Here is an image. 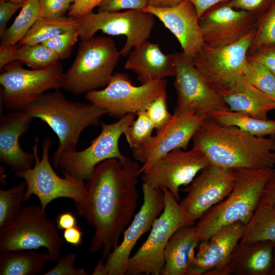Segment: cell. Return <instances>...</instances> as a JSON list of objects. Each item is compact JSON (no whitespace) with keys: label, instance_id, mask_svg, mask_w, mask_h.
Segmentation results:
<instances>
[{"label":"cell","instance_id":"obj_42","mask_svg":"<svg viewBox=\"0 0 275 275\" xmlns=\"http://www.w3.org/2000/svg\"><path fill=\"white\" fill-rule=\"evenodd\" d=\"M40 17L55 18L64 16L72 2L70 0H40Z\"/></svg>","mask_w":275,"mask_h":275},{"label":"cell","instance_id":"obj_51","mask_svg":"<svg viewBox=\"0 0 275 275\" xmlns=\"http://www.w3.org/2000/svg\"><path fill=\"white\" fill-rule=\"evenodd\" d=\"M184 0H148V6L158 8L174 6Z\"/></svg>","mask_w":275,"mask_h":275},{"label":"cell","instance_id":"obj_9","mask_svg":"<svg viewBox=\"0 0 275 275\" xmlns=\"http://www.w3.org/2000/svg\"><path fill=\"white\" fill-rule=\"evenodd\" d=\"M22 64L7 65L0 75L1 102L10 111H22L46 91L62 87L65 72L59 62L40 70L25 69Z\"/></svg>","mask_w":275,"mask_h":275},{"label":"cell","instance_id":"obj_16","mask_svg":"<svg viewBox=\"0 0 275 275\" xmlns=\"http://www.w3.org/2000/svg\"><path fill=\"white\" fill-rule=\"evenodd\" d=\"M143 203L123 233L121 242L109 254L104 262L107 275L126 274L130 254L140 237L151 229L164 207L162 189L143 183Z\"/></svg>","mask_w":275,"mask_h":275},{"label":"cell","instance_id":"obj_2","mask_svg":"<svg viewBox=\"0 0 275 275\" xmlns=\"http://www.w3.org/2000/svg\"><path fill=\"white\" fill-rule=\"evenodd\" d=\"M193 147L209 162L230 169L273 168L275 139L256 136L236 126L219 125L206 118L193 138Z\"/></svg>","mask_w":275,"mask_h":275},{"label":"cell","instance_id":"obj_48","mask_svg":"<svg viewBox=\"0 0 275 275\" xmlns=\"http://www.w3.org/2000/svg\"><path fill=\"white\" fill-rule=\"evenodd\" d=\"M55 224L59 230H62L77 225L76 216L69 211L60 213L56 218Z\"/></svg>","mask_w":275,"mask_h":275},{"label":"cell","instance_id":"obj_58","mask_svg":"<svg viewBox=\"0 0 275 275\" xmlns=\"http://www.w3.org/2000/svg\"><path fill=\"white\" fill-rule=\"evenodd\" d=\"M272 137H273V138H274V139H275V136H272Z\"/></svg>","mask_w":275,"mask_h":275},{"label":"cell","instance_id":"obj_27","mask_svg":"<svg viewBox=\"0 0 275 275\" xmlns=\"http://www.w3.org/2000/svg\"><path fill=\"white\" fill-rule=\"evenodd\" d=\"M47 261L48 254L35 250L0 251L1 275L40 274Z\"/></svg>","mask_w":275,"mask_h":275},{"label":"cell","instance_id":"obj_32","mask_svg":"<svg viewBox=\"0 0 275 275\" xmlns=\"http://www.w3.org/2000/svg\"><path fill=\"white\" fill-rule=\"evenodd\" d=\"M17 60L34 70L48 68L60 60L59 57L42 43L19 45Z\"/></svg>","mask_w":275,"mask_h":275},{"label":"cell","instance_id":"obj_15","mask_svg":"<svg viewBox=\"0 0 275 275\" xmlns=\"http://www.w3.org/2000/svg\"><path fill=\"white\" fill-rule=\"evenodd\" d=\"M174 87L176 106L173 114L192 111L208 116L214 111L228 108L223 96L214 90L181 52H176Z\"/></svg>","mask_w":275,"mask_h":275},{"label":"cell","instance_id":"obj_8","mask_svg":"<svg viewBox=\"0 0 275 275\" xmlns=\"http://www.w3.org/2000/svg\"><path fill=\"white\" fill-rule=\"evenodd\" d=\"M38 141L36 138L33 146L34 166L29 170L16 172L14 175L26 183L24 202L29 201L34 195L38 198L43 210L50 202L59 198H69L74 201V204L84 202L88 195L84 181L65 173H62L64 178L58 175L49 159V151L52 144L51 139L47 138L43 141L41 158L38 155Z\"/></svg>","mask_w":275,"mask_h":275},{"label":"cell","instance_id":"obj_45","mask_svg":"<svg viewBox=\"0 0 275 275\" xmlns=\"http://www.w3.org/2000/svg\"><path fill=\"white\" fill-rule=\"evenodd\" d=\"M23 3H14L9 1L0 2V38L4 35L9 19L14 13L21 8Z\"/></svg>","mask_w":275,"mask_h":275},{"label":"cell","instance_id":"obj_43","mask_svg":"<svg viewBox=\"0 0 275 275\" xmlns=\"http://www.w3.org/2000/svg\"><path fill=\"white\" fill-rule=\"evenodd\" d=\"M248 55L261 63L275 75V44L260 46L249 52Z\"/></svg>","mask_w":275,"mask_h":275},{"label":"cell","instance_id":"obj_3","mask_svg":"<svg viewBox=\"0 0 275 275\" xmlns=\"http://www.w3.org/2000/svg\"><path fill=\"white\" fill-rule=\"evenodd\" d=\"M22 111L45 122L57 135L59 145L53 163L62 155L76 150L81 132L88 126L98 124L107 114L105 110L90 102L67 99L59 90L43 93Z\"/></svg>","mask_w":275,"mask_h":275},{"label":"cell","instance_id":"obj_39","mask_svg":"<svg viewBox=\"0 0 275 275\" xmlns=\"http://www.w3.org/2000/svg\"><path fill=\"white\" fill-rule=\"evenodd\" d=\"M77 256L74 253H68L58 260L57 264L45 272L44 275H88V272L82 267L75 265Z\"/></svg>","mask_w":275,"mask_h":275},{"label":"cell","instance_id":"obj_19","mask_svg":"<svg viewBox=\"0 0 275 275\" xmlns=\"http://www.w3.org/2000/svg\"><path fill=\"white\" fill-rule=\"evenodd\" d=\"M258 17L227 3L211 8L199 18L204 43L214 47L233 44L255 29Z\"/></svg>","mask_w":275,"mask_h":275},{"label":"cell","instance_id":"obj_46","mask_svg":"<svg viewBox=\"0 0 275 275\" xmlns=\"http://www.w3.org/2000/svg\"><path fill=\"white\" fill-rule=\"evenodd\" d=\"M19 44L0 46V69L17 60Z\"/></svg>","mask_w":275,"mask_h":275},{"label":"cell","instance_id":"obj_7","mask_svg":"<svg viewBox=\"0 0 275 275\" xmlns=\"http://www.w3.org/2000/svg\"><path fill=\"white\" fill-rule=\"evenodd\" d=\"M161 189L164 209L153 223L146 240L130 257L126 274H160L164 265V250L171 236L180 227L195 224L170 191Z\"/></svg>","mask_w":275,"mask_h":275},{"label":"cell","instance_id":"obj_22","mask_svg":"<svg viewBox=\"0 0 275 275\" xmlns=\"http://www.w3.org/2000/svg\"><path fill=\"white\" fill-rule=\"evenodd\" d=\"M33 118L23 111L1 116L0 161L16 172L29 170L35 162L34 153L24 151L19 139L29 129Z\"/></svg>","mask_w":275,"mask_h":275},{"label":"cell","instance_id":"obj_47","mask_svg":"<svg viewBox=\"0 0 275 275\" xmlns=\"http://www.w3.org/2000/svg\"><path fill=\"white\" fill-rule=\"evenodd\" d=\"M84 233L77 225L64 230L63 238L69 244L79 246L82 242Z\"/></svg>","mask_w":275,"mask_h":275},{"label":"cell","instance_id":"obj_4","mask_svg":"<svg viewBox=\"0 0 275 275\" xmlns=\"http://www.w3.org/2000/svg\"><path fill=\"white\" fill-rule=\"evenodd\" d=\"M235 170V181L230 194L204 214L196 225L200 242L207 240L224 226L237 222L246 225L255 211L274 169Z\"/></svg>","mask_w":275,"mask_h":275},{"label":"cell","instance_id":"obj_44","mask_svg":"<svg viewBox=\"0 0 275 275\" xmlns=\"http://www.w3.org/2000/svg\"><path fill=\"white\" fill-rule=\"evenodd\" d=\"M103 0H75L68 11V16L80 18L92 12Z\"/></svg>","mask_w":275,"mask_h":275},{"label":"cell","instance_id":"obj_50","mask_svg":"<svg viewBox=\"0 0 275 275\" xmlns=\"http://www.w3.org/2000/svg\"><path fill=\"white\" fill-rule=\"evenodd\" d=\"M261 200L267 202L275 201V170L272 171L263 189Z\"/></svg>","mask_w":275,"mask_h":275},{"label":"cell","instance_id":"obj_18","mask_svg":"<svg viewBox=\"0 0 275 275\" xmlns=\"http://www.w3.org/2000/svg\"><path fill=\"white\" fill-rule=\"evenodd\" d=\"M235 178V169L210 164L184 189L187 195L179 204L195 223L228 197L233 188Z\"/></svg>","mask_w":275,"mask_h":275},{"label":"cell","instance_id":"obj_25","mask_svg":"<svg viewBox=\"0 0 275 275\" xmlns=\"http://www.w3.org/2000/svg\"><path fill=\"white\" fill-rule=\"evenodd\" d=\"M200 243L196 225L183 226L170 237L164 250V265L161 275H189L194 263L196 249Z\"/></svg>","mask_w":275,"mask_h":275},{"label":"cell","instance_id":"obj_11","mask_svg":"<svg viewBox=\"0 0 275 275\" xmlns=\"http://www.w3.org/2000/svg\"><path fill=\"white\" fill-rule=\"evenodd\" d=\"M255 29L230 45L214 47L205 43L191 62L207 83L222 95L243 75Z\"/></svg>","mask_w":275,"mask_h":275},{"label":"cell","instance_id":"obj_21","mask_svg":"<svg viewBox=\"0 0 275 275\" xmlns=\"http://www.w3.org/2000/svg\"><path fill=\"white\" fill-rule=\"evenodd\" d=\"M275 242L239 240L227 259L206 275H270Z\"/></svg>","mask_w":275,"mask_h":275},{"label":"cell","instance_id":"obj_37","mask_svg":"<svg viewBox=\"0 0 275 275\" xmlns=\"http://www.w3.org/2000/svg\"><path fill=\"white\" fill-rule=\"evenodd\" d=\"M79 27L73 28L56 35L42 43L52 50L60 60L68 58L74 45L79 38Z\"/></svg>","mask_w":275,"mask_h":275},{"label":"cell","instance_id":"obj_14","mask_svg":"<svg viewBox=\"0 0 275 275\" xmlns=\"http://www.w3.org/2000/svg\"><path fill=\"white\" fill-rule=\"evenodd\" d=\"M210 163L200 150L178 148L156 160L143 173V183L154 188L168 189L175 199L180 198L179 188L194 180L197 174Z\"/></svg>","mask_w":275,"mask_h":275},{"label":"cell","instance_id":"obj_34","mask_svg":"<svg viewBox=\"0 0 275 275\" xmlns=\"http://www.w3.org/2000/svg\"><path fill=\"white\" fill-rule=\"evenodd\" d=\"M243 76L253 86L275 99L273 90L274 75L261 63L248 55Z\"/></svg>","mask_w":275,"mask_h":275},{"label":"cell","instance_id":"obj_55","mask_svg":"<svg viewBox=\"0 0 275 275\" xmlns=\"http://www.w3.org/2000/svg\"><path fill=\"white\" fill-rule=\"evenodd\" d=\"M273 90L274 95L275 96V75H274V81H273Z\"/></svg>","mask_w":275,"mask_h":275},{"label":"cell","instance_id":"obj_29","mask_svg":"<svg viewBox=\"0 0 275 275\" xmlns=\"http://www.w3.org/2000/svg\"><path fill=\"white\" fill-rule=\"evenodd\" d=\"M240 240L275 242V201L267 202L260 199L252 218L245 225Z\"/></svg>","mask_w":275,"mask_h":275},{"label":"cell","instance_id":"obj_10","mask_svg":"<svg viewBox=\"0 0 275 275\" xmlns=\"http://www.w3.org/2000/svg\"><path fill=\"white\" fill-rule=\"evenodd\" d=\"M166 89L165 79L135 86L128 75L117 72L104 89L88 92L85 98L105 110L109 116L120 119L127 114L145 110L152 101L166 93Z\"/></svg>","mask_w":275,"mask_h":275},{"label":"cell","instance_id":"obj_33","mask_svg":"<svg viewBox=\"0 0 275 275\" xmlns=\"http://www.w3.org/2000/svg\"><path fill=\"white\" fill-rule=\"evenodd\" d=\"M26 185L25 181L8 189H0V229L9 225L21 209Z\"/></svg>","mask_w":275,"mask_h":275},{"label":"cell","instance_id":"obj_41","mask_svg":"<svg viewBox=\"0 0 275 275\" xmlns=\"http://www.w3.org/2000/svg\"><path fill=\"white\" fill-rule=\"evenodd\" d=\"M274 2L275 0H231L227 4L236 9L245 11L258 17Z\"/></svg>","mask_w":275,"mask_h":275},{"label":"cell","instance_id":"obj_12","mask_svg":"<svg viewBox=\"0 0 275 275\" xmlns=\"http://www.w3.org/2000/svg\"><path fill=\"white\" fill-rule=\"evenodd\" d=\"M136 114L129 113L112 124L101 123L99 134L83 150H76L62 155L53 163L65 173L77 179L88 181L96 167L111 158L124 159L119 148V141L135 119Z\"/></svg>","mask_w":275,"mask_h":275},{"label":"cell","instance_id":"obj_53","mask_svg":"<svg viewBox=\"0 0 275 275\" xmlns=\"http://www.w3.org/2000/svg\"><path fill=\"white\" fill-rule=\"evenodd\" d=\"M270 275H275V248L273 253V264Z\"/></svg>","mask_w":275,"mask_h":275},{"label":"cell","instance_id":"obj_17","mask_svg":"<svg viewBox=\"0 0 275 275\" xmlns=\"http://www.w3.org/2000/svg\"><path fill=\"white\" fill-rule=\"evenodd\" d=\"M208 116L187 111L173 114L170 122L140 148L132 150L134 159L143 163V173L156 160L171 151L186 150L190 141Z\"/></svg>","mask_w":275,"mask_h":275},{"label":"cell","instance_id":"obj_52","mask_svg":"<svg viewBox=\"0 0 275 275\" xmlns=\"http://www.w3.org/2000/svg\"><path fill=\"white\" fill-rule=\"evenodd\" d=\"M93 275H107V271L104 265V261L102 260H99L94 271L92 273Z\"/></svg>","mask_w":275,"mask_h":275},{"label":"cell","instance_id":"obj_13","mask_svg":"<svg viewBox=\"0 0 275 275\" xmlns=\"http://www.w3.org/2000/svg\"><path fill=\"white\" fill-rule=\"evenodd\" d=\"M154 17L150 13L138 10L92 12L80 18L79 39L81 41L91 39L98 31L112 36H125L126 41L120 53L127 56L132 48L150 37L155 25Z\"/></svg>","mask_w":275,"mask_h":275},{"label":"cell","instance_id":"obj_35","mask_svg":"<svg viewBox=\"0 0 275 275\" xmlns=\"http://www.w3.org/2000/svg\"><path fill=\"white\" fill-rule=\"evenodd\" d=\"M270 44H275V2L258 17L255 35L249 52Z\"/></svg>","mask_w":275,"mask_h":275},{"label":"cell","instance_id":"obj_30","mask_svg":"<svg viewBox=\"0 0 275 275\" xmlns=\"http://www.w3.org/2000/svg\"><path fill=\"white\" fill-rule=\"evenodd\" d=\"M81 20L72 17H39L19 45L42 43L52 37L69 30L80 26Z\"/></svg>","mask_w":275,"mask_h":275},{"label":"cell","instance_id":"obj_6","mask_svg":"<svg viewBox=\"0 0 275 275\" xmlns=\"http://www.w3.org/2000/svg\"><path fill=\"white\" fill-rule=\"evenodd\" d=\"M58 230L40 205L23 206L9 225L0 229V251L43 247L47 250L50 261H58L65 242Z\"/></svg>","mask_w":275,"mask_h":275},{"label":"cell","instance_id":"obj_56","mask_svg":"<svg viewBox=\"0 0 275 275\" xmlns=\"http://www.w3.org/2000/svg\"><path fill=\"white\" fill-rule=\"evenodd\" d=\"M273 158H274V163H275V150L273 151Z\"/></svg>","mask_w":275,"mask_h":275},{"label":"cell","instance_id":"obj_36","mask_svg":"<svg viewBox=\"0 0 275 275\" xmlns=\"http://www.w3.org/2000/svg\"><path fill=\"white\" fill-rule=\"evenodd\" d=\"M136 114L137 118L124 133L129 146L132 150L147 142L152 136L154 129L145 110L139 111Z\"/></svg>","mask_w":275,"mask_h":275},{"label":"cell","instance_id":"obj_24","mask_svg":"<svg viewBox=\"0 0 275 275\" xmlns=\"http://www.w3.org/2000/svg\"><path fill=\"white\" fill-rule=\"evenodd\" d=\"M175 62L176 52L164 54L158 44L147 40L130 52L125 68L135 73L139 81L144 84L174 76Z\"/></svg>","mask_w":275,"mask_h":275},{"label":"cell","instance_id":"obj_57","mask_svg":"<svg viewBox=\"0 0 275 275\" xmlns=\"http://www.w3.org/2000/svg\"><path fill=\"white\" fill-rule=\"evenodd\" d=\"M72 3H73L75 0H70Z\"/></svg>","mask_w":275,"mask_h":275},{"label":"cell","instance_id":"obj_49","mask_svg":"<svg viewBox=\"0 0 275 275\" xmlns=\"http://www.w3.org/2000/svg\"><path fill=\"white\" fill-rule=\"evenodd\" d=\"M195 6L199 18L207 11L221 3H228L231 0H189Z\"/></svg>","mask_w":275,"mask_h":275},{"label":"cell","instance_id":"obj_23","mask_svg":"<svg viewBox=\"0 0 275 275\" xmlns=\"http://www.w3.org/2000/svg\"><path fill=\"white\" fill-rule=\"evenodd\" d=\"M244 227L240 222L224 226L200 242L189 275H206L221 265L240 240Z\"/></svg>","mask_w":275,"mask_h":275},{"label":"cell","instance_id":"obj_5","mask_svg":"<svg viewBox=\"0 0 275 275\" xmlns=\"http://www.w3.org/2000/svg\"><path fill=\"white\" fill-rule=\"evenodd\" d=\"M120 56L115 41L110 37H93L81 41L72 64L65 72L62 88L80 95L105 87L114 74Z\"/></svg>","mask_w":275,"mask_h":275},{"label":"cell","instance_id":"obj_38","mask_svg":"<svg viewBox=\"0 0 275 275\" xmlns=\"http://www.w3.org/2000/svg\"><path fill=\"white\" fill-rule=\"evenodd\" d=\"M167 92L152 101L145 109L154 129L159 130L166 126L172 118L168 109Z\"/></svg>","mask_w":275,"mask_h":275},{"label":"cell","instance_id":"obj_26","mask_svg":"<svg viewBox=\"0 0 275 275\" xmlns=\"http://www.w3.org/2000/svg\"><path fill=\"white\" fill-rule=\"evenodd\" d=\"M222 96L230 110L255 118L267 120L268 113L275 109V99L253 86L243 75Z\"/></svg>","mask_w":275,"mask_h":275},{"label":"cell","instance_id":"obj_1","mask_svg":"<svg viewBox=\"0 0 275 275\" xmlns=\"http://www.w3.org/2000/svg\"><path fill=\"white\" fill-rule=\"evenodd\" d=\"M140 167L131 159L111 158L98 164L86 184L85 201L75 204L78 215L94 228L88 248L91 254L102 250L105 260L118 244L134 216L139 194Z\"/></svg>","mask_w":275,"mask_h":275},{"label":"cell","instance_id":"obj_40","mask_svg":"<svg viewBox=\"0 0 275 275\" xmlns=\"http://www.w3.org/2000/svg\"><path fill=\"white\" fill-rule=\"evenodd\" d=\"M148 0H103L98 6V12H118L120 10H144Z\"/></svg>","mask_w":275,"mask_h":275},{"label":"cell","instance_id":"obj_54","mask_svg":"<svg viewBox=\"0 0 275 275\" xmlns=\"http://www.w3.org/2000/svg\"><path fill=\"white\" fill-rule=\"evenodd\" d=\"M9 1L14 3H24L26 0H0V2L2 1Z\"/></svg>","mask_w":275,"mask_h":275},{"label":"cell","instance_id":"obj_31","mask_svg":"<svg viewBox=\"0 0 275 275\" xmlns=\"http://www.w3.org/2000/svg\"><path fill=\"white\" fill-rule=\"evenodd\" d=\"M40 15V0H26L13 23L6 29L1 38V45L19 43L37 21Z\"/></svg>","mask_w":275,"mask_h":275},{"label":"cell","instance_id":"obj_20","mask_svg":"<svg viewBox=\"0 0 275 275\" xmlns=\"http://www.w3.org/2000/svg\"><path fill=\"white\" fill-rule=\"evenodd\" d=\"M143 11L158 18L176 37L188 60L193 59L204 44L199 17L194 4L184 0L171 7L148 6Z\"/></svg>","mask_w":275,"mask_h":275},{"label":"cell","instance_id":"obj_28","mask_svg":"<svg viewBox=\"0 0 275 275\" xmlns=\"http://www.w3.org/2000/svg\"><path fill=\"white\" fill-rule=\"evenodd\" d=\"M208 117L219 125L236 126L256 136H275V120L255 118L229 107L214 111Z\"/></svg>","mask_w":275,"mask_h":275}]
</instances>
